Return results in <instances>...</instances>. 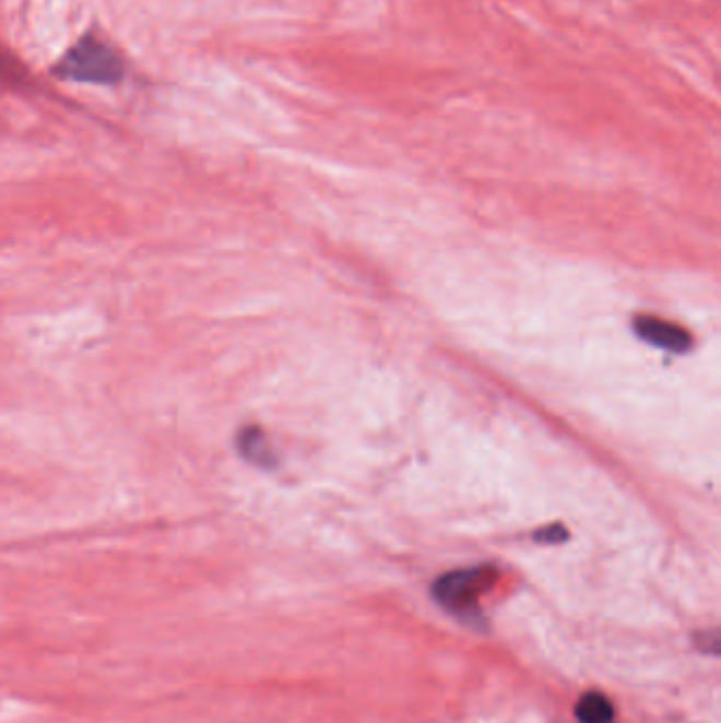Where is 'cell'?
Returning <instances> with one entry per match:
<instances>
[{
  "instance_id": "5",
  "label": "cell",
  "mask_w": 721,
  "mask_h": 723,
  "mask_svg": "<svg viewBox=\"0 0 721 723\" xmlns=\"http://www.w3.org/2000/svg\"><path fill=\"white\" fill-rule=\"evenodd\" d=\"M239 449L244 451V455L259 465H267L273 461V455H271V449L262 436V431H259L257 428L246 429L241 434V440H239Z\"/></svg>"
},
{
  "instance_id": "3",
  "label": "cell",
  "mask_w": 721,
  "mask_h": 723,
  "mask_svg": "<svg viewBox=\"0 0 721 723\" xmlns=\"http://www.w3.org/2000/svg\"><path fill=\"white\" fill-rule=\"evenodd\" d=\"M635 332L655 347L677 352V354L688 352L689 343H692V336L682 327L664 322L654 316H639L635 320Z\"/></svg>"
},
{
  "instance_id": "4",
  "label": "cell",
  "mask_w": 721,
  "mask_h": 723,
  "mask_svg": "<svg viewBox=\"0 0 721 723\" xmlns=\"http://www.w3.org/2000/svg\"><path fill=\"white\" fill-rule=\"evenodd\" d=\"M576 718L580 723H612L614 704L601 691H587L576 704Z\"/></svg>"
},
{
  "instance_id": "6",
  "label": "cell",
  "mask_w": 721,
  "mask_h": 723,
  "mask_svg": "<svg viewBox=\"0 0 721 723\" xmlns=\"http://www.w3.org/2000/svg\"><path fill=\"white\" fill-rule=\"evenodd\" d=\"M537 542H548V544H557V542H565L567 540V531L563 526H548L544 531H540Z\"/></svg>"
},
{
  "instance_id": "1",
  "label": "cell",
  "mask_w": 721,
  "mask_h": 723,
  "mask_svg": "<svg viewBox=\"0 0 721 723\" xmlns=\"http://www.w3.org/2000/svg\"><path fill=\"white\" fill-rule=\"evenodd\" d=\"M495 580L497 571L485 565L449 571L434 582L432 596L463 625L483 626L485 616L481 614L478 601L492 589Z\"/></svg>"
},
{
  "instance_id": "2",
  "label": "cell",
  "mask_w": 721,
  "mask_h": 723,
  "mask_svg": "<svg viewBox=\"0 0 721 723\" xmlns=\"http://www.w3.org/2000/svg\"><path fill=\"white\" fill-rule=\"evenodd\" d=\"M56 74L76 83L113 85L123 76V62L108 43L94 34H85L66 51L56 67Z\"/></svg>"
}]
</instances>
